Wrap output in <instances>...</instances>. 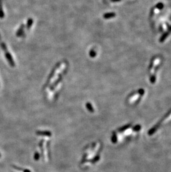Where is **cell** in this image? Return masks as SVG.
I'll return each instance as SVG.
<instances>
[{"label": "cell", "mask_w": 171, "mask_h": 172, "mask_svg": "<svg viewBox=\"0 0 171 172\" xmlns=\"http://www.w3.org/2000/svg\"><path fill=\"white\" fill-rule=\"evenodd\" d=\"M87 109L89 110L90 112H93V108H92V105H91V104H89V103H87Z\"/></svg>", "instance_id": "cell-6"}, {"label": "cell", "mask_w": 171, "mask_h": 172, "mask_svg": "<svg viewBox=\"0 0 171 172\" xmlns=\"http://www.w3.org/2000/svg\"><path fill=\"white\" fill-rule=\"evenodd\" d=\"M37 134H41V135H47V136H51V133L49 132H45V131H41V132H37Z\"/></svg>", "instance_id": "cell-5"}, {"label": "cell", "mask_w": 171, "mask_h": 172, "mask_svg": "<svg viewBox=\"0 0 171 172\" xmlns=\"http://www.w3.org/2000/svg\"><path fill=\"white\" fill-rule=\"evenodd\" d=\"M171 120V113L169 114V115H168L166 116V118H164L163 120H162L161 122L158 123L154 127H153L152 129H151V130L149 131V134L150 135H153L155 131H157V130L159 129V128L162 127L163 125V124L166 123V122H168L169 120Z\"/></svg>", "instance_id": "cell-1"}, {"label": "cell", "mask_w": 171, "mask_h": 172, "mask_svg": "<svg viewBox=\"0 0 171 172\" xmlns=\"http://www.w3.org/2000/svg\"><path fill=\"white\" fill-rule=\"evenodd\" d=\"M96 54V52L94 51L93 50H92L91 51V54H90V55H91V56H92V57H94V56H95Z\"/></svg>", "instance_id": "cell-7"}, {"label": "cell", "mask_w": 171, "mask_h": 172, "mask_svg": "<svg viewBox=\"0 0 171 172\" xmlns=\"http://www.w3.org/2000/svg\"><path fill=\"white\" fill-rule=\"evenodd\" d=\"M33 23V20L32 19H29V21L27 22V27L28 29H30V27L32 26V24Z\"/></svg>", "instance_id": "cell-4"}, {"label": "cell", "mask_w": 171, "mask_h": 172, "mask_svg": "<svg viewBox=\"0 0 171 172\" xmlns=\"http://www.w3.org/2000/svg\"><path fill=\"white\" fill-rule=\"evenodd\" d=\"M36 155H37V158H36V159L37 160V159H38V158H39V155H38V153H37ZM36 158V156H35V158Z\"/></svg>", "instance_id": "cell-8"}, {"label": "cell", "mask_w": 171, "mask_h": 172, "mask_svg": "<svg viewBox=\"0 0 171 172\" xmlns=\"http://www.w3.org/2000/svg\"><path fill=\"white\" fill-rule=\"evenodd\" d=\"M0 157H1V155H0Z\"/></svg>", "instance_id": "cell-9"}, {"label": "cell", "mask_w": 171, "mask_h": 172, "mask_svg": "<svg viewBox=\"0 0 171 172\" xmlns=\"http://www.w3.org/2000/svg\"><path fill=\"white\" fill-rule=\"evenodd\" d=\"M115 16V14L113 13H110V14H106L104 15V18H110L112 17Z\"/></svg>", "instance_id": "cell-3"}, {"label": "cell", "mask_w": 171, "mask_h": 172, "mask_svg": "<svg viewBox=\"0 0 171 172\" xmlns=\"http://www.w3.org/2000/svg\"><path fill=\"white\" fill-rule=\"evenodd\" d=\"M2 48L3 49V50H4V52H5L6 59H7V60H8L9 63L10 64V65L12 66H14L15 65V63L14 62L13 59H12V56L11 55V54L9 53V52L7 50V47H6V45L4 44H2Z\"/></svg>", "instance_id": "cell-2"}]
</instances>
